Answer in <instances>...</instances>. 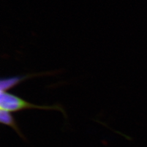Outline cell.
Wrapping results in <instances>:
<instances>
[{
    "mask_svg": "<svg viewBox=\"0 0 147 147\" xmlns=\"http://www.w3.org/2000/svg\"><path fill=\"white\" fill-rule=\"evenodd\" d=\"M0 108L2 110L11 112L21 111L27 109H39V110H53L61 112L66 117V111L60 104L52 105H39L28 102L18 96L7 91H1L0 98Z\"/></svg>",
    "mask_w": 147,
    "mask_h": 147,
    "instance_id": "1",
    "label": "cell"
},
{
    "mask_svg": "<svg viewBox=\"0 0 147 147\" xmlns=\"http://www.w3.org/2000/svg\"><path fill=\"white\" fill-rule=\"evenodd\" d=\"M0 122L3 125L8 126L13 129L20 137H21L22 139L25 140L24 135L22 134L17 122L16 121L15 118L11 114V112L1 109V111H0Z\"/></svg>",
    "mask_w": 147,
    "mask_h": 147,
    "instance_id": "3",
    "label": "cell"
},
{
    "mask_svg": "<svg viewBox=\"0 0 147 147\" xmlns=\"http://www.w3.org/2000/svg\"><path fill=\"white\" fill-rule=\"evenodd\" d=\"M53 73L54 72L34 73V74H25V75L15 76H12V77L1 78V83H0L1 91H7L10 89L14 88L15 86H16L18 84H20L21 82H24L25 80L30 79V78L50 75V74H53Z\"/></svg>",
    "mask_w": 147,
    "mask_h": 147,
    "instance_id": "2",
    "label": "cell"
}]
</instances>
